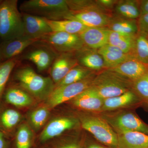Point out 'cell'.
<instances>
[{
    "instance_id": "cell-37",
    "label": "cell",
    "mask_w": 148,
    "mask_h": 148,
    "mask_svg": "<svg viewBox=\"0 0 148 148\" xmlns=\"http://www.w3.org/2000/svg\"><path fill=\"white\" fill-rule=\"evenodd\" d=\"M138 31L148 35V13L141 15L138 20Z\"/></svg>"
},
{
    "instance_id": "cell-36",
    "label": "cell",
    "mask_w": 148,
    "mask_h": 148,
    "mask_svg": "<svg viewBox=\"0 0 148 148\" xmlns=\"http://www.w3.org/2000/svg\"><path fill=\"white\" fill-rule=\"evenodd\" d=\"M84 148H112L99 143L94 138L84 137Z\"/></svg>"
},
{
    "instance_id": "cell-10",
    "label": "cell",
    "mask_w": 148,
    "mask_h": 148,
    "mask_svg": "<svg viewBox=\"0 0 148 148\" xmlns=\"http://www.w3.org/2000/svg\"><path fill=\"white\" fill-rule=\"evenodd\" d=\"M112 17L99 5L88 10L71 14L68 19L76 20L87 27L108 28Z\"/></svg>"
},
{
    "instance_id": "cell-25",
    "label": "cell",
    "mask_w": 148,
    "mask_h": 148,
    "mask_svg": "<svg viewBox=\"0 0 148 148\" xmlns=\"http://www.w3.org/2000/svg\"><path fill=\"white\" fill-rule=\"evenodd\" d=\"M52 32L79 34L87 27L79 21L72 19L51 20L44 18Z\"/></svg>"
},
{
    "instance_id": "cell-14",
    "label": "cell",
    "mask_w": 148,
    "mask_h": 148,
    "mask_svg": "<svg viewBox=\"0 0 148 148\" xmlns=\"http://www.w3.org/2000/svg\"><path fill=\"white\" fill-rule=\"evenodd\" d=\"M3 95L6 104L16 108L30 107L35 103V98L16 84L6 88Z\"/></svg>"
},
{
    "instance_id": "cell-18",
    "label": "cell",
    "mask_w": 148,
    "mask_h": 148,
    "mask_svg": "<svg viewBox=\"0 0 148 148\" xmlns=\"http://www.w3.org/2000/svg\"><path fill=\"white\" fill-rule=\"evenodd\" d=\"M21 13L25 36L33 38H39L52 32L44 18L29 14Z\"/></svg>"
},
{
    "instance_id": "cell-9",
    "label": "cell",
    "mask_w": 148,
    "mask_h": 148,
    "mask_svg": "<svg viewBox=\"0 0 148 148\" xmlns=\"http://www.w3.org/2000/svg\"><path fill=\"white\" fill-rule=\"evenodd\" d=\"M80 127L79 121L75 117L64 116L49 122L39 138L38 143L42 145L62 135L66 131Z\"/></svg>"
},
{
    "instance_id": "cell-23",
    "label": "cell",
    "mask_w": 148,
    "mask_h": 148,
    "mask_svg": "<svg viewBox=\"0 0 148 148\" xmlns=\"http://www.w3.org/2000/svg\"><path fill=\"white\" fill-rule=\"evenodd\" d=\"M4 108L0 109V131L8 138L9 133L12 132L20 123L21 115L16 109Z\"/></svg>"
},
{
    "instance_id": "cell-1",
    "label": "cell",
    "mask_w": 148,
    "mask_h": 148,
    "mask_svg": "<svg viewBox=\"0 0 148 148\" xmlns=\"http://www.w3.org/2000/svg\"><path fill=\"white\" fill-rule=\"evenodd\" d=\"M14 79L16 84L39 101L46 100L55 85L51 78L39 75L27 66L17 68L14 74Z\"/></svg>"
},
{
    "instance_id": "cell-3",
    "label": "cell",
    "mask_w": 148,
    "mask_h": 148,
    "mask_svg": "<svg viewBox=\"0 0 148 148\" xmlns=\"http://www.w3.org/2000/svg\"><path fill=\"white\" fill-rule=\"evenodd\" d=\"M24 36V22L18 1H2L0 4V39L5 41Z\"/></svg>"
},
{
    "instance_id": "cell-28",
    "label": "cell",
    "mask_w": 148,
    "mask_h": 148,
    "mask_svg": "<svg viewBox=\"0 0 148 148\" xmlns=\"http://www.w3.org/2000/svg\"><path fill=\"white\" fill-rule=\"evenodd\" d=\"M12 148H33L35 143L34 135L30 127L26 124H21L14 135Z\"/></svg>"
},
{
    "instance_id": "cell-33",
    "label": "cell",
    "mask_w": 148,
    "mask_h": 148,
    "mask_svg": "<svg viewBox=\"0 0 148 148\" xmlns=\"http://www.w3.org/2000/svg\"><path fill=\"white\" fill-rule=\"evenodd\" d=\"M132 90L141 101L148 105V72L132 82Z\"/></svg>"
},
{
    "instance_id": "cell-40",
    "label": "cell",
    "mask_w": 148,
    "mask_h": 148,
    "mask_svg": "<svg viewBox=\"0 0 148 148\" xmlns=\"http://www.w3.org/2000/svg\"><path fill=\"white\" fill-rule=\"evenodd\" d=\"M139 3L141 15L148 13V0L139 1Z\"/></svg>"
},
{
    "instance_id": "cell-5",
    "label": "cell",
    "mask_w": 148,
    "mask_h": 148,
    "mask_svg": "<svg viewBox=\"0 0 148 148\" xmlns=\"http://www.w3.org/2000/svg\"><path fill=\"white\" fill-rule=\"evenodd\" d=\"M132 84L117 73L105 69L97 72L91 86L105 99L132 90Z\"/></svg>"
},
{
    "instance_id": "cell-42",
    "label": "cell",
    "mask_w": 148,
    "mask_h": 148,
    "mask_svg": "<svg viewBox=\"0 0 148 148\" xmlns=\"http://www.w3.org/2000/svg\"><path fill=\"white\" fill-rule=\"evenodd\" d=\"M3 62L2 58L1 56V53H0V64H1Z\"/></svg>"
},
{
    "instance_id": "cell-19",
    "label": "cell",
    "mask_w": 148,
    "mask_h": 148,
    "mask_svg": "<svg viewBox=\"0 0 148 148\" xmlns=\"http://www.w3.org/2000/svg\"><path fill=\"white\" fill-rule=\"evenodd\" d=\"M58 55L50 49L42 45L27 53L24 58L32 61L39 71H43L51 66Z\"/></svg>"
},
{
    "instance_id": "cell-13",
    "label": "cell",
    "mask_w": 148,
    "mask_h": 148,
    "mask_svg": "<svg viewBox=\"0 0 148 148\" xmlns=\"http://www.w3.org/2000/svg\"><path fill=\"white\" fill-rule=\"evenodd\" d=\"M39 38H33L25 36L15 39L2 42L0 45V53L3 62L16 58L27 48L38 42Z\"/></svg>"
},
{
    "instance_id": "cell-32",
    "label": "cell",
    "mask_w": 148,
    "mask_h": 148,
    "mask_svg": "<svg viewBox=\"0 0 148 148\" xmlns=\"http://www.w3.org/2000/svg\"><path fill=\"white\" fill-rule=\"evenodd\" d=\"M50 110L45 106L37 108L31 113L29 121L35 130H39L45 125L50 114Z\"/></svg>"
},
{
    "instance_id": "cell-35",
    "label": "cell",
    "mask_w": 148,
    "mask_h": 148,
    "mask_svg": "<svg viewBox=\"0 0 148 148\" xmlns=\"http://www.w3.org/2000/svg\"><path fill=\"white\" fill-rule=\"evenodd\" d=\"M71 14L88 10L98 5L96 1L66 0Z\"/></svg>"
},
{
    "instance_id": "cell-34",
    "label": "cell",
    "mask_w": 148,
    "mask_h": 148,
    "mask_svg": "<svg viewBox=\"0 0 148 148\" xmlns=\"http://www.w3.org/2000/svg\"><path fill=\"white\" fill-rule=\"evenodd\" d=\"M84 138L64 137L54 140L49 145L51 148H84Z\"/></svg>"
},
{
    "instance_id": "cell-7",
    "label": "cell",
    "mask_w": 148,
    "mask_h": 148,
    "mask_svg": "<svg viewBox=\"0 0 148 148\" xmlns=\"http://www.w3.org/2000/svg\"><path fill=\"white\" fill-rule=\"evenodd\" d=\"M38 42L45 46L59 55L76 53L85 47L79 34L51 32L40 38Z\"/></svg>"
},
{
    "instance_id": "cell-12",
    "label": "cell",
    "mask_w": 148,
    "mask_h": 148,
    "mask_svg": "<svg viewBox=\"0 0 148 148\" xmlns=\"http://www.w3.org/2000/svg\"><path fill=\"white\" fill-rule=\"evenodd\" d=\"M79 64L75 53H63L57 56L51 67L50 75L54 84L60 82L73 68Z\"/></svg>"
},
{
    "instance_id": "cell-2",
    "label": "cell",
    "mask_w": 148,
    "mask_h": 148,
    "mask_svg": "<svg viewBox=\"0 0 148 148\" xmlns=\"http://www.w3.org/2000/svg\"><path fill=\"white\" fill-rule=\"evenodd\" d=\"M75 114L80 127L95 140L110 147L118 148L117 135L99 113L77 110Z\"/></svg>"
},
{
    "instance_id": "cell-16",
    "label": "cell",
    "mask_w": 148,
    "mask_h": 148,
    "mask_svg": "<svg viewBox=\"0 0 148 148\" xmlns=\"http://www.w3.org/2000/svg\"><path fill=\"white\" fill-rule=\"evenodd\" d=\"M141 102L134 91L129 90L118 96L104 99L102 112L131 109Z\"/></svg>"
},
{
    "instance_id": "cell-26",
    "label": "cell",
    "mask_w": 148,
    "mask_h": 148,
    "mask_svg": "<svg viewBox=\"0 0 148 148\" xmlns=\"http://www.w3.org/2000/svg\"><path fill=\"white\" fill-rule=\"evenodd\" d=\"M136 35L131 36L110 30L108 44L119 48L124 53L133 56Z\"/></svg>"
},
{
    "instance_id": "cell-27",
    "label": "cell",
    "mask_w": 148,
    "mask_h": 148,
    "mask_svg": "<svg viewBox=\"0 0 148 148\" xmlns=\"http://www.w3.org/2000/svg\"><path fill=\"white\" fill-rule=\"evenodd\" d=\"M114 7L117 16L123 18L137 20L141 15L139 1H118Z\"/></svg>"
},
{
    "instance_id": "cell-41",
    "label": "cell",
    "mask_w": 148,
    "mask_h": 148,
    "mask_svg": "<svg viewBox=\"0 0 148 148\" xmlns=\"http://www.w3.org/2000/svg\"><path fill=\"white\" fill-rule=\"evenodd\" d=\"M38 148H51L49 145H47L46 144L44 145H41L40 147H38Z\"/></svg>"
},
{
    "instance_id": "cell-24",
    "label": "cell",
    "mask_w": 148,
    "mask_h": 148,
    "mask_svg": "<svg viewBox=\"0 0 148 148\" xmlns=\"http://www.w3.org/2000/svg\"><path fill=\"white\" fill-rule=\"evenodd\" d=\"M137 20L128 19L118 16H112L108 28L113 32L136 36L139 32Z\"/></svg>"
},
{
    "instance_id": "cell-15",
    "label": "cell",
    "mask_w": 148,
    "mask_h": 148,
    "mask_svg": "<svg viewBox=\"0 0 148 148\" xmlns=\"http://www.w3.org/2000/svg\"><path fill=\"white\" fill-rule=\"evenodd\" d=\"M110 32L106 27H87L79 35L86 47L98 50L108 44Z\"/></svg>"
},
{
    "instance_id": "cell-38",
    "label": "cell",
    "mask_w": 148,
    "mask_h": 148,
    "mask_svg": "<svg viewBox=\"0 0 148 148\" xmlns=\"http://www.w3.org/2000/svg\"><path fill=\"white\" fill-rule=\"evenodd\" d=\"M98 4L106 10L110 11V9L115 7L118 1L114 0H98L96 1Z\"/></svg>"
},
{
    "instance_id": "cell-30",
    "label": "cell",
    "mask_w": 148,
    "mask_h": 148,
    "mask_svg": "<svg viewBox=\"0 0 148 148\" xmlns=\"http://www.w3.org/2000/svg\"><path fill=\"white\" fill-rule=\"evenodd\" d=\"M133 56L138 61L148 65V35L138 32L136 35Z\"/></svg>"
},
{
    "instance_id": "cell-17",
    "label": "cell",
    "mask_w": 148,
    "mask_h": 148,
    "mask_svg": "<svg viewBox=\"0 0 148 148\" xmlns=\"http://www.w3.org/2000/svg\"><path fill=\"white\" fill-rule=\"evenodd\" d=\"M108 70L117 73L133 82L148 72V65L132 57L116 67Z\"/></svg>"
},
{
    "instance_id": "cell-8",
    "label": "cell",
    "mask_w": 148,
    "mask_h": 148,
    "mask_svg": "<svg viewBox=\"0 0 148 148\" xmlns=\"http://www.w3.org/2000/svg\"><path fill=\"white\" fill-rule=\"evenodd\" d=\"M97 72H95L90 76L78 82L54 88L46 100V106L51 109L71 101L91 86Z\"/></svg>"
},
{
    "instance_id": "cell-29",
    "label": "cell",
    "mask_w": 148,
    "mask_h": 148,
    "mask_svg": "<svg viewBox=\"0 0 148 148\" xmlns=\"http://www.w3.org/2000/svg\"><path fill=\"white\" fill-rule=\"evenodd\" d=\"M95 72L79 64L73 68L60 82L55 84L54 88L78 82L90 76Z\"/></svg>"
},
{
    "instance_id": "cell-39",
    "label": "cell",
    "mask_w": 148,
    "mask_h": 148,
    "mask_svg": "<svg viewBox=\"0 0 148 148\" xmlns=\"http://www.w3.org/2000/svg\"><path fill=\"white\" fill-rule=\"evenodd\" d=\"M0 148H12L11 143L3 132L0 131Z\"/></svg>"
},
{
    "instance_id": "cell-4",
    "label": "cell",
    "mask_w": 148,
    "mask_h": 148,
    "mask_svg": "<svg viewBox=\"0 0 148 148\" xmlns=\"http://www.w3.org/2000/svg\"><path fill=\"white\" fill-rule=\"evenodd\" d=\"M19 10L51 20L68 19L71 14L66 0H29L21 4Z\"/></svg>"
},
{
    "instance_id": "cell-20",
    "label": "cell",
    "mask_w": 148,
    "mask_h": 148,
    "mask_svg": "<svg viewBox=\"0 0 148 148\" xmlns=\"http://www.w3.org/2000/svg\"><path fill=\"white\" fill-rule=\"evenodd\" d=\"M79 64L88 69L95 72L106 69L105 62L97 49L85 47L75 53Z\"/></svg>"
},
{
    "instance_id": "cell-21",
    "label": "cell",
    "mask_w": 148,
    "mask_h": 148,
    "mask_svg": "<svg viewBox=\"0 0 148 148\" xmlns=\"http://www.w3.org/2000/svg\"><path fill=\"white\" fill-rule=\"evenodd\" d=\"M98 52L104 60L106 69L114 68L134 57L131 54L124 53L119 48L108 44L98 49Z\"/></svg>"
},
{
    "instance_id": "cell-31",
    "label": "cell",
    "mask_w": 148,
    "mask_h": 148,
    "mask_svg": "<svg viewBox=\"0 0 148 148\" xmlns=\"http://www.w3.org/2000/svg\"><path fill=\"white\" fill-rule=\"evenodd\" d=\"M18 62L16 57L3 61L0 64V100L2 98L11 74Z\"/></svg>"
},
{
    "instance_id": "cell-43",
    "label": "cell",
    "mask_w": 148,
    "mask_h": 148,
    "mask_svg": "<svg viewBox=\"0 0 148 148\" xmlns=\"http://www.w3.org/2000/svg\"><path fill=\"white\" fill-rule=\"evenodd\" d=\"M2 1H1V0H0V4L2 2Z\"/></svg>"
},
{
    "instance_id": "cell-11",
    "label": "cell",
    "mask_w": 148,
    "mask_h": 148,
    "mask_svg": "<svg viewBox=\"0 0 148 148\" xmlns=\"http://www.w3.org/2000/svg\"><path fill=\"white\" fill-rule=\"evenodd\" d=\"M104 100L90 86L68 103L77 110L99 113L102 112Z\"/></svg>"
},
{
    "instance_id": "cell-6",
    "label": "cell",
    "mask_w": 148,
    "mask_h": 148,
    "mask_svg": "<svg viewBox=\"0 0 148 148\" xmlns=\"http://www.w3.org/2000/svg\"><path fill=\"white\" fill-rule=\"evenodd\" d=\"M99 114L117 134L127 132L148 134V125L140 119L131 109L102 112Z\"/></svg>"
},
{
    "instance_id": "cell-22",
    "label": "cell",
    "mask_w": 148,
    "mask_h": 148,
    "mask_svg": "<svg viewBox=\"0 0 148 148\" xmlns=\"http://www.w3.org/2000/svg\"><path fill=\"white\" fill-rule=\"evenodd\" d=\"M117 135L118 148H148V134L127 132Z\"/></svg>"
}]
</instances>
